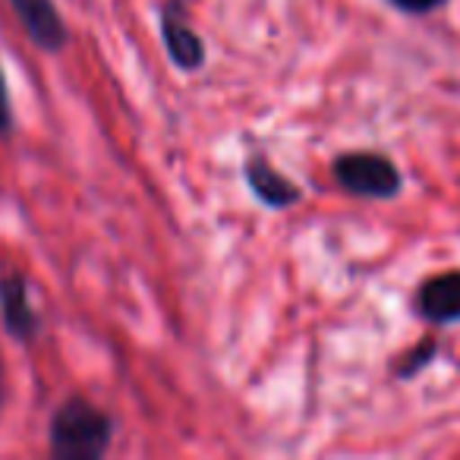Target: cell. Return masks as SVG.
I'll use <instances>...</instances> for the list:
<instances>
[{
    "mask_svg": "<svg viewBox=\"0 0 460 460\" xmlns=\"http://www.w3.org/2000/svg\"><path fill=\"white\" fill-rule=\"evenodd\" d=\"M114 445V416L73 394L48 420V447L58 460H102Z\"/></svg>",
    "mask_w": 460,
    "mask_h": 460,
    "instance_id": "1",
    "label": "cell"
},
{
    "mask_svg": "<svg viewBox=\"0 0 460 460\" xmlns=\"http://www.w3.org/2000/svg\"><path fill=\"white\" fill-rule=\"evenodd\" d=\"M332 177L344 192L369 202H391L403 192V173L385 152H341L332 161Z\"/></svg>",
    "mask_w": 460,
    "mask_h": 460,
    "instance_id": "2",
    "label": "cell"
},
{
    "mask_svg": "<svg viewBox=\"0 0 460 460\" xmlns=\"http://www.w3.org/2000/svg\"><path fill=\"white\" fill-rule=\"evenodd\" d=\"M158 32L161 45H164L171 64L180 73H199L208 60L205 41L192 32L190 26V10L183 0H164L158 7Z\"/></svg>",
    "mask_w": 460,
    "mask_h": 460,
    "instance_id": "3",
    "label": "cell"
},
{
    "mask_svg": "<svg viewBox=\"0 0 460 460\" xmlns=\"http://www.w3.org/2000/svg\"><path fill=\"white\" fill-rule=\"evenodd\" d=\"M16 22L22 26V35L39 48L41 54L58 58L70 45V26L60 16L54 0H7Z\"/></svg>",
    "mask_w": 460,
    "mask_h": 460,
    "instance_id": "4",
    "label": "cell"
},
{
    "mask_svg": "<svg viewBox=\"0 0 460 460\" xmlns=\"http://www.w3.org/2000/svg\"><path fill=\"white\" fill-rule=\"evenodd\" d=\"M0 322L16 344H32L41 334V315L35 309L29 278L22 271H7L0 278Z\"/></svg>",
    "mask_w": 460,
    "mask_h": 460,
    "instance_id": "5",
    "label": "cell"
},
{
    "mask_svg": "<svg viewBox=\"0 0 460 460\" xmlns=\"http://www.w3.org/2000/svg\"><path fill=\"white\" fill-rule=\"evenodd\" d=\"M243 180H246V190L252 192V199H259L271 211L294 208L296 202H303V190L288 173L278 171L265 152H252L243 161Z\"/></svg>",
    "mask_w": 460,
    "mask_h": 460,
    "instance_id": "6",
    "label": "cell"
},
{
    "mask_svg": "<svg viewBox=\"0 0 460 460\" xmlns=\"http://www.w3.org/2000/svg\"><path fill=\"white\" fill-rule=\"evenodd\" d=\"M416 313L435 328L460 322V271H441L420 284L416 290Z\"/></svg>",
    "mask_w": 460,
    "mask_h": 460,
    "instance_id": "7",
    "label": "cell"
},
{
    "mask_svg": "<svg viewBox=\"0 0 460 460\" xmlns=\"http://www.w3.org/2000/svg\"><path fill=\"white\" fill-rule=\"evenodd\" d=\"M435 357H438V338H422L416 347H410L407 353L401 357V363L394 366V376L401 378V382H410V378H416L422 369H429V366L435 363Z\"/></svg>",
    "mask_w": 460,
    "mask_h": 460,
    "instance_id": "8",
    "label": "cell"
},
{
    "mask_svg": "<svg viewBox=\"0 0 460 460\" xmlns=\"http://www.w3.org/2000/svg\"><path fill=\"white\" fill-rule=\"evenodd\" d=\"M16 129V114H13V98H10V83L4 60H0V139H10Z\"/></svg>",
    "mask_w": 460,
    "mask_h": 460,
    "instance_id": "9",
    "label": "cell"
},
{
    "mask_svg": "<svg viewBox=\"0 0 460 460\" xmlns=\"http://www.w3.org/2000/svg\"><path fill=\"white\" fill-rule=\"evenodd\" d=\"M447 0H388V7L403 16H429L445 7Z\"/></svg>",
    "mask_w": 460,
    "mask_h": 460,
    "instance_id": "10",
    "label": "cell"
},
{
    "mask_svg": "<svg viewBox=\"0 0 460 460\" xmlns=\"http://www.w3.org/2000/svg\"><path fill=\"white\" fill-rule=\"evenodd\" d=\"M0 410H4V363H0Z\"/></svg>",
    "mask_w": 460,
    "mask_h": 460,
    "instance_id": "11",
    "label": "cell"
}]
</instances>
